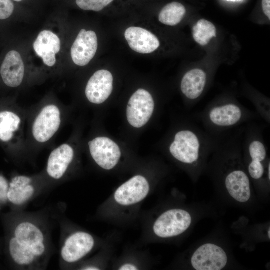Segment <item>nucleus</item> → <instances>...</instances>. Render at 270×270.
<instances>
[{
  "mask_svg": "<svg viewBox=\"0 0 270 270\" xmlns=\"http://www.w3.org/2000/svg\"><path fill=\"white\" fill-rule=\"evenodd\" d=\"M48 241L43 227L34 220H22L9 242L13 261L24 269L42 268L48 254Z\"/></svg>",
  "mask_w": 270,
  "mask_h": 270,
  "instance_id": "nucleus-1",
  "label": "nucleus"
},
{
  "mask_svg": "<svg viewBox=\"0 0 270 270\" xmlns=\"http://www.w3.org/2000/svg\"><path fill=\"white\" fill-rule=\"evenodd\" d=\"M196 128L178 131L174 136L169 150L178 161L187 164H196L206 148L214 147L216 142L212 140Z\"/></svg>",
  "mask_w": 270,
  "mask_h": 270,
  "instance_id": "nucleus-2",
  "label": "nucleus"
},
{
  "mask_svg": "<svg viewBox=\"0 0 270 270\" xmlns=\"http://www.w3.org/2000/svg\"><path fill=\"white\" fill-rule=\"evenodd\" d=\"M242 106L233 102L210 106L204 114L205 122L214 130L234 127L248 120L252 115Z\"/></svg>",
  "mask_w": 270,
  "mask_h": 270,
  "instance_id": "nucleus-3",
  "label": "nucleus"
},
{
  "mask_svg": "<svg viewBox=\"0 0 270 270\" xmlns=\"http://www.w3.org/2000/svg\"><path fill=\"white\" fill-rule=\"evenodd\" d=\"M192 222L191 216L187 211L181 209L170 210L158 217L154 224L153 230L158 237L171 238L186 232Z\"/></svg>",
  "mask_w": 270,
  "mask_h": 270,
  "instance_id": "nucleus-4",
  "label": "nucleus"
},
{
  "mask_svg": "<svg viewBox=\"0 0 270 270\" xmlns=\"http://www.w3.org/2000/svg\"><path fill=\"white\" fill-rule=\"evenodd\" d=\"M154 108V102L150 94L140 88L130 98L126 117L130 124L136 128L144 126L150 118Z\"/></svg>",
  "mask_w": 270,
  "mask_h": 270,
  "instance_id": "nucleus-5",
  "label": "nucleus"
},
{
  "mask_svg": "<svg viewBox=\"0 0 270 270\" xmlns=\"http://www.w3.org/2000/svg\"><path fill=\"white\" fill-rule=\"evenodd\" d=\"M61 124V114L54 104L45 106L34 122L32 133L36 140L44 143L50 140L58 130Z\"/></svg>",
  "mask_w": 270,
  "mask_h": 270,
  "instance_id": "nucleus-6",
  "label": "nucleus"
},
{
  "mask_svg": "<svg viewBox=\"0 0 270 270\" xmlns=\"http://www.w3.org/2000/svg\"><path fill=\"white\" fill-rule=\"evenodd\" d=\"M94 245V240L90 234L84 232H74L62 244L60 258L67 264L75 263L90 253Z\"/></svg>",
  "mask_w": 270,
  "mask_h": 270,
  "instance_id": "nucleus-7",
  "label": "nucleus"
},
{
  "mask_svg": "<svg viewBox=\"0 0 270 270\" xmlns=\"http://www.w3.org/2000/svg\"><path fill=\"white\" fill-rule=\"evenodd\" d=\"M228 256L220 247L206 244L198 248L191 258L192 267L196 270H220L226 265Z\"/></svg>",
  "mask_w": 270,
  "mask_h": 270,
  "instance_id": "nucleus-8",
  "label": "nucleus"
},
{
  "mask_svg": "<svg viewBox=\"0 0 270 270\" xmlns=\"http://www.w3.org/2000/svg\"><path fill=\"white\" fill-rule=\"evenodd\" d=\"M90 154L102 168L110 170L118 164L121 152L118 144L106 137H98L88 142Z\"/></svg>",
  "mask_w": 270,
  "mask_h": 270,
  "instance_id": "nucleus-9",
  "label": "nucleus"
},
{
  "mask_svg": "<svg viewBox=\"0 0 270 270\" xmlns=\"http://www.w3.org/2000/svg\"><path fill=\"white\" fill-rule=\"evenodd\" d=\"M150 189L147 180L142 176H136L116 190L114 198L120 205L130 206L144 200L148 194Z\"/></svg>",
  "mask_w": 270,
  "mask_h": 270,
  "instance_id": "nucleus-10",
  "label": "nucleus"
},
{
  "mask_svg": "<svg viewBox=\"0 0 270 270\" xmlns=\"http://www.w3.org/2000/svg\"><path fill=\"white\" fill-rule=\"evenodd\" d=\"M98 46V38L95 32L82 29L71 48L73 62L78 66L87 65L94 56Z\"/></svg>",
  "mask_w": 270,
  "mask_h": 270,
  "instance_id": "nucleus-11",
  "label": "nucleus"
},
{
  "mask_svg": "<svg viewBox=\"0 0 270 270\" xmlns=\"http://www.w3.org/2000/svg\"><path fill=\"white\" fill-rule=\"evenodd\" d=\"M113 76L110 72L101 70L90 78L86 88V95L92 103L100 104L111 94L113 90Z\"/></svg>",
  "mask_w": 270,
  "mask_h": 270,
  "instance_id": "nucleus-12",
  "label": "nucleus"
},
{
  "mask_svg": "<svg viewBox=\"0 0 270 270\" xmlns=\"http://www.w3.org/2000/svg\"><path fill=\"white\" fill-rule=\"evenodd\" d=\"M124 37L130 48L140 54L152 53L160 45L158 39L154 34L140 27L128 28L125 31Z\"/></svg>",
  "mask_w": 270,
  "mask_h": 270,
  "instance_id": "nucleus-13",
  "label": "nucleus"
},
{
  "mask_svg": "<svg viewBox=\"0 0 270 270\" xmlns=\"http://www.w3.org/2000/svg\"><path fill=\"white\" fill-rule=\"evenodd\" d=\"M244 148H246L251 160L248 166V173L252 178L259 180L264 174L262 162L267 156L264 142L259 136L250 135L246 140Z\"/></svg>",
  "mask_w": 270,
  "mask_h": 270,
  "instance_id": "nucleus-14",
  "label": "nucleus"
},
{
  "mask_svg": "<svg viewBox=\"0 0 270 270\" xmlns=\"http://www.w3.org/2000/svg\"><path fill=\"white\" fill-rule=\"evenodd\" d=\"M0 73L7 86L16 88L21 84L24 75V66L19 52L13 50L6 54L0 67Z\"/></svg>",
  "mask_w": 270,
  "mask_h": 270,
  "instance_id": "nucleus-15",
  "label": "nucleus"
},
{
  "mask_svg": "<svg viewBox=\"0 0 270 270\" xmlns=\"http://www.w3.org/2000/svg\"><path fill=\"white\" fill-rule=\"evenodd\" d=\"M74 156V151L68 144H64L53 150L48 158L46 172L52 178L60 179L66 174Z\"/></svg>",
  "mask_w": 270,
  "mask_h": 270,
  "instance_id": "nucleus-16",
  "label": "nucleus"
},
{
  "mask_svg": "<svg viewBox=\"0 0 270 270\" xmlns=\"http://www.w3.org/2000/svg\"><path fill=\"white\" fill-rule=\"evenodd\" d=\"M34 49L48 66H54L56 62V54L60 50V40L58 36L50 30L41 32L34 42Z\"/></svg>",
  "mask_w": 270,
  "mask_h": 270,
  "instance_id": "nucleus-17",
  "label": "nucleus"
},
{
  "mask_svg": "<svg viewBox=\"0 0 270 270\" xmlns=\"http://www.w3.org/2000/svg\"><path fill=\"white\" fill-rule=\"evenodd\" d=\"M35 193V186L30 177L16 176L9 184L8 200L14 205L22 206L30 201Z\"/></svg>",
  "mask_w": 270,
  "mask_h": 270,
  "instance_id": "nucleus-18",
  "label": "nucleus"
},
{
  "mask_svg": "<svg viewBox=\"0 0 270 270\" xmlns=\"http://www.w3.org/2000/svg\"><path fill=\"white\" fill-rule=\"evenodd\" d=\"M225 185L230 196L236 201L244 203L250 200V182L244 171L239 169L230 171L226 177Z\"/></svg>",
  "mask_w": 270,
  "mask_h": 270,
  "instance_id": "nucleus-19",
  "label": "nucleus"
},
{
  "mask_svg": "<svg viewBox=\"0 0 270 270\" xmlns=\"http://www.w3.org/2000/svg\"><path fill=\"white\" fill-rule=\"evenodd\" d=\"M206 80V74L204 71L198 68L192 70L182 78L181 91L188 100H196L202 94Z\"/></svg>",
  "mask_w": 270,
  "mask_h": 270,
  "instance_id": "nucleus-20",
  "label": "nucleus"
},
{
  "mask_svg": "<svg viewBox=\"0 0 270 270\" xmlns=\"http://www.w3.org/2000/svg\"><path fill=\"white\" fill-rule=\"evenodd\" d=\"M21 124L20 117L14 112H0V140L8 142L14 137Z\"/></svg>",
  "mask_w": 270,
  "mask_h": 270,
  "instance_id": "nucleus-21",
  "label": "nucleus"
},
{
  "mask_svg": "<svg viewBox=\"0 0 270 270\" xmlns=\"http://www.w3.org/2000/svg\"><path fill=\"white\" fill-rule=\"evenodd\" d=\"M186 12V8L182 4L172 2L166 4L161 10L158 15V20L167 26H176L182 21Z\"/></svg>",
  "mask_w": 270,
  "mask_h": 270,
  "instance_id": "nucleus-22",
  "label": "nucleus"
},
{
  "mask_svg": "<svg viewBox=\"0 0 270 270\" xmlns=\"http://www.w3.org/2000/svg\"><path fill=\"white\" fill-rule=\"evenodd\" d=\"M192 36L197 43L204 46L206 45L212 38L216 36V28L211 22L202 19L194 26Z\"/></svg>",
  "mask_w": 270,
  "mask_h": 270,
  "instance_id": "nucleus-23",
  "label": "nucleus"
},
{
  "mask_svg": "<svg viewBox=\"0 0 270 270\" xmlns=\"http://www.w3.org/2000/svg\"><path fill=\"white\" fill-rule=\"evenodd\" d=\"M114 0H76L77 6L86 10L100 12Z\"/></svg>",
  "mask_w": 270,
  "mask_h": 270,
  "instance_id": "nucleus-24",
  "label": "nucleus"
},
{
  "mask_svg": "<svg viewBox=\"0 0 270 270\" xmlns=\"http://www.w3.org/2000/svg\"><path fill=\"white\" fill-rule=\"evenodd\" d=\"M14 9L12 0H0V20H6L11 16Z\"/></svg>",
  "mask_w": 270,
  "mask_h": 270,
  "instance_id": "nucleus-25",
  "label": "nucleus"
},
{
  "mask_svg": "<svg viewBox=\"0 0 270 270\" xmlns=\"http://www.w3.org/2000/svg\"><path fill=\"white\" fill-rule=\"evenodd\" d=\"M9 184L6 179L0 175V204L5 202L8 200V192Z\"/></svg>",
  "mask_w": 270,
  "mask_h": 270,
  "instance_id": "nucleus-26",
  "label": "nucleus"
},
{
  "mask_svg": "<svg viewBox=\"0 0 270 270\" xmlns=\"http://www.w3.org/2000/svg\"><path fill=\"white\" fill-rule=\"evenodd\" d=\"M262 10L265 15L270 18V0H262Z\"/></svg>",
  "mask_w": 270,
  "mask_h": 270,
  "instance_id": "nucleus-27",
  "label": "nucleus"
},
{
  "mask_svg": "<svg viewBox=\"0 0 270 270\" xmlns=\"http://www.w3.org/2000/svg\"><path fill=\"white\" fill-rule=\"evenodd\" d=\"M120 270H136L137 267L134 264H128L122 265L120 268Z\"/></svg>",
  "mask_w": 270,
  "mask_h": 270,
  "instance_id": "nucleus-28",
  "label": "nucleus"
},
{
  "mask_svg": "<svg viewBox=\"0 0 270 270\" xmlns=\"http://www.w3.org/2000/svg\"><path fill=\"white\" fill-rule=\"evenodd\" d=\"M82 270H99V268L98 267H96L94 266H88L84 267Z\"/></svg>",
  "mask_w": 270,
  "mask_h": 270,
  "instance_id": "nucleus-29",
  "label": "nucleus"
},
{
  "mask_svg": "<svg viewBox=\"0 0 270 270\" xmlns=\"http://www.w3.org/2000/svg\"><path fill=\"white\" fill-rule=\"evenodd\" d=\"M268 179L270 180V164H268Z\"/></svg>",
  "mask_w": 270,
  "mask_h": 270,
  "instance_id": "nucleus-30",
  "label": "nucleus"
},
{
  "mask_svg": "<svg viewBox=\"0 0 270 270\" xmlns=\"http://www.w3.org/2000/svg\"><path fill=\"white\" fill-rule=\"evenodd\" d=\"M270 229L268 230V238H270Z\"/></svg>",
  "mask_w": 270,
  "mask_h": 270,
  "instance_id": "nucleus-31",
  "label": "nucleus"
},
{
  "mask_svg": "<svg viewBox=\"0 0 270 270\" xmlns=\"http://www.w3.org/2000/svg\"><path fill=\"white\" fill-rule=\"evenodd\" d=\"M226 0L230 1V2H236V1H240L241 0Z\"/></svg>",
  "mask_w": 270,
  "mask_h": 270,
  "instance_id": "nucleus-32",
  "label": "nucleus"
},
{
  "mask_svg": "<svg viewBox=\"0 0 270 270\" xmlns=\"http://www.w3.org/2000/svg\"><path fill=\"white\" fill-rule=\"evenodd\" d=\"M14 0V1H15V2H21L23 0Z\"/></svg>",
  "mask_w": 270,
  "mask_h": 270,
  "instance_id": "nucleus-33",
  "label": "nucleus"
}]
</instances>
